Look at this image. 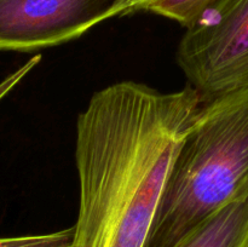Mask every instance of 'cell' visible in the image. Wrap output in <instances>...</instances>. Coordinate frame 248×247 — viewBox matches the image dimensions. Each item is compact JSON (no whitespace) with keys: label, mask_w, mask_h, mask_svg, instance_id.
<instances>
[{"label":"cell","mask_w":248,"mask_h":247,"mask_svg":"<svg viewBox=\"0 0 248 247\" xmlns=\"http://www.w3.org/2000/svg\"><path fill=\"white\" fill-rule=\"evenodd\" d=\"M202 102L189 85L161 92L120 81L77 120L79 212L69 247H144L172 161Z\"/></svg>","instance_id":"obj_1"},{"label":"cell","mask_w":248,"mask_h":247,"mask_svg":"<svg viewBox=\"0 0 248 247\" xmlns=\"http://www.w3.org/2000/svg\"><path fill=\"white\" fill-rule=\"evenodd\" d=\"M248 198V89L202 103L172 161L144 247H176Z\"/></svg>","instance_id":"obj_2"},{"label":"cell","mask_w":248,"mask_h":247,"mask_svg":"<svg viewBox=\"0 0 248 247\" xmlns=\"http://www.w3.org/2000/svg\"><path fill=\"white\" fill-rule=\"evenodd\" d=\"M186 29L177 62L202 103L248 89V0H217Z\"/></svg>","instance_id":"obj_3"},{"label":"cell","mask_w":248,"mask_h":247,"mask_svg":"<svg viewBox=\"0 0 248 247\" xmlns=\"http://www.w3.org/2000/svg\"><path fill=\"white\" fill-rule=\"evenodd\" d=\"M132 0H0V51H28L74 40L124 16Z\"/></svg>","instance_id":"obj_4"},{"label":"cell","mask_w":248,"mask_h":247,"mask_svg":"<svg viewBox=\"0 0 248 247\" xmlns=\"http://www.w3.org/2000/svg\"><path fill=\"white\" fill-rule=\"evenodd\" d=\"M247 242L248 198L213 215L176 247H246Z\"/></svg>","instance_id":"obj_5"},{"label":"cell","mask_w":248,"mask_h":247,"mask_svg":"<svg viewBox=\"0 0 248 247\" xmlns=\"http://www.w3.org/2000/svg\"><path fill=\"white\" fill-rule=\"evenodd\" d=\"M217 0H149L140 11L166 17L183 27L193 26Z\"/></svg>","instance_id":"obj_6"},{"label":"cell","mask_w":248,"mask_h":247,"mask_svg":"<svg viewBox=\"0 0 248 247\" xmlns=\"http://www.w3.org/2000/svg\"><path fill=\"white\" fill-rule=\"evenodd\" d=\"M73 235L72 227L48 234L0 237V247H69Z\"/></svg>","instance_id":"obj_7"},{"label":"cell","mask_w":248,"mask_h":247,"mask_svg":"<svg viewBox=\"0 0 248 247\" xmlns=\"http://www.w3.org/2000/svg\"><path fill=\"white\" fill-rule=\"evenodd\" d=\"M41 61V56L40 55H36L33 56L31 58H29L23 65L18 68L17 70H15L14 73H11L10 75H7L4 80L0 81V101L4 99L36 65L40 63Z\"/></svg>","instance_id":"obj_8"},{"label":"cell","mask_w":248,"mask_h":247,"mask_svg":"<svg viewBox=\"0 0 248 247\" xmlns=\"http://www.w3.org/2000/svg\"><path fill=\"white\" fill-rule=\"evenodd\" d=\"M148 1H149V0H132V2H131V5H130V7H128L126 15L140 11V10H142V7L144 6Z\"/></svg>","instance_id":"obj_9"},{"label":"cell","mask_w":248,"mask_h":247,"mask_svg":"<svg viewBox=\"0 0 248 247\" xmlns=\"http://www.w3.org/2000/svg\"><path fill=\"white\" fill-rule=\"evenodd\" d=\"M246 247H248V242H247V245H246Z\"/></svg>","instance_id":"obj_10"}]
</instances>
